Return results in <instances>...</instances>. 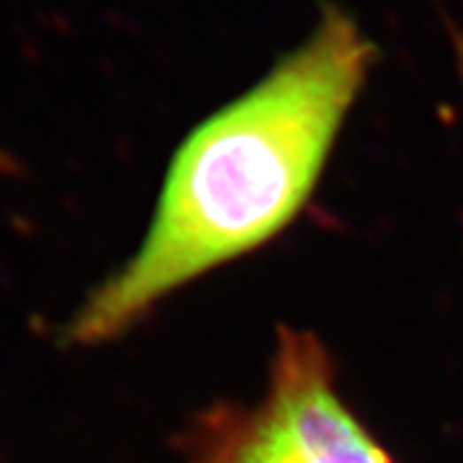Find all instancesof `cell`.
Wrapping results in <instances>:
<instances>
[{
	"label": "cell",
	"instance_id": "6da1fadb",
	"mask_svg": "<svg viewBox=\"0 0 463 463\" xmlns=\"http://www.w3.org/2000/svg\"><path fill=\"white\" fill-rule=\"evenodd\" d=\"M376 57L353 13L325 5L291 52L181 142L144 237L70 312L59 343L109 345L167 297L294 221Z\"/></svg>",
	"mask_w": 463,
	"mask_h": 463
},
{
	"label": "cell",
	"instance_id": "7a4b0ae2",
	"mask_svg": "<svg viewBox=\"0 0 463 463\" xmlns=\"http://www.w3.org/2000/svg\"><path fill=\"white\" fill-rule=\"evenodd\" d=\"M183 463L394 461L343 405L325 345L281 328L263 397L201 412L183 437Z\"/></svg>",
	"mask_w": 463,
	"mask_h": 463
}]
</instances>
